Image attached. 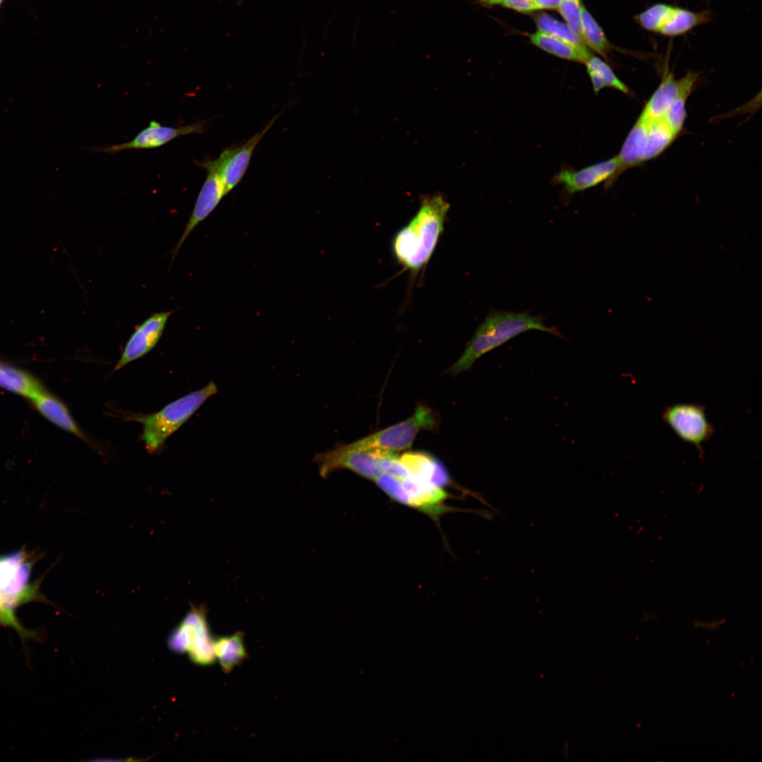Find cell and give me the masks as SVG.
Here are the masks:
<instances>
[{
    "mask_svg": "<svg viewBox=\"0 0 762 762\" xmlns=\"http://www.w3.org/2000/svg\"><path fill=\"white\" fill-rule=\"evenodd\" d=\"M449 208L440 195L425 198L416 215L395 234L392 253L406 270L417 272L427 265L444 230Z\"/></svg>",
    "mask_w": 762,
    "mask_h": 762,
    "instance_id": "1",
    "label": "cell"
},
{
    "mask_svg": "<svg viewBox=\"0 0 762 762\" xmlns=\"http://www.w3.org/2000/svg\"><path fill=\"white\" fill-rule=\"evenodd\" d=\"M530 330L543 331L563 337L556 328L547 326L541 316L524 311L490 312L467 344L463 354L452 366L451 372L458 374L470 369L484 354Z\"/></svg>",
    "mask_w": 762,
    "mask_h": 762,
    "instance_id": "2",
    "label": "cell"
},
{
    "mask_svg": "<svg viewBox=\"0 0 762 762\" xmlns=\"http://www.w3.org/2000/svg\"><path fill=\"white\" fill-rule=\"evenodd\" d=\"M33 560L24 550L0 555V626L15 629L23 638L33 636L16 616L23 604L40 600L38 581L31 579Z\"/></svg>",
    "mask_w": 762,
    "mask_h": 762,
    "instance_id": "3",
    "label": "cell"
},
{
    "mask_svg": "<svg viewBox=\"0 0 762 762\" xmlns=\"http://www.w3.org/2000/svg\"><path fill=\"white\" fill-rule=\"evenodd\" d=\"M217 392V385L210 381L201 389L169 403L157 412L148 415L128 414L126 418L142 425L141 440L147 452L157 453L162 449L167 440Z\"/></svg>",
    "mask_w": 762,
    "mask_h": 762,
    "instance_id": "4",
    "label": "cell"
},
{
    "mask_svg": "<svg viewBox=\"0 0 762 762\" xmlns=\"http://www.w3.org/2000/svg\"><path fill=\"white\" fill-rule=\"evenodd\" d=\"M375 481L393 500L417 509L435 520L451 510L445 504L449 495L444 488L413 476L397 478L382 473Z\"/></svg>",
    "mask_w": 762,
    "mask_h": 762,
    "instance_id": "5",
    "label": "cell"
},
{
    "mask_svg": "<svg viewBox=\"0 0 762 762\" xmlns=\"http://www.w3.org/2000/svg\"><path fill=\"white\" fill-rule=\"evenodd\" d=\"M203 605H190L179 624L169 634L168 646L176 653H187L190 659L200 666H209L215 661L214 638Z\"/></svg>",
    "mask_w": 762,
    "mask_h": 762,
    "instance_id": "6",
    "label": "cell"
},
{
    "mask_svg": "<svg viewBox=\"0 0 762 762\" xmlns=\"http://www.w3.org/2000/svg\"><path fill=\"white\" fill-rule=\"evenodd\" d=\"M634 20L648 32L674 37L710 23L712 13L709 10L692 11L668 4L657 3L637 13Z\"/></svg>",
    "mask_w": 762,
    "mask_h": 762,
    "instance_id": "7",
    "label": "cell"
},
{
    "mask_svg": "<svg viewBox=\"0 0 762 762\" xmlns=\"http://www.w3.org/2000/svg\"><path fill=\"white\" fill-rule=\"evenodd\" d=\"M383 452L358 448L352 443L338 444L325 452L315 453L313 461L316 464L320 476L325 479L335 471L348 469L375 480L382 473L380 459Z\"/></svg>",
    "mask_w": 762,
    "mask_h": 762,
    "instance_id": "8",
    "label": "cell"
},
{
    "mask_svg": "<svg viewBox=\"0 0 762 762\" xmlns=\"http://www.w3.org/2000/svg\"><path fill=\"white\" fill-rule=\"evenodd\" d=\"M436 425L435 413L429 407L418 406L409 418L352 444L361 449L401 451L411 446L418 432L433 430Z\"/></svg>",
    "mask_w": 762,
    "mask_h": 762,
    "instance_id": "9",
    "label": "cell"
},
{
    "mask_svg": "<svg viewBox=\"0 0 762 762\" xmlns=\"http://www.w3.org/2000/svg\"><path fill=\"white\" fill-rule=\"evenodd\" d=\"M277 118L278 115L275 116L263 129L253 135L243 145L225 148L217 159L197 162V165L202 168L210 167L214 170L223 185L225 194L227 195L242 180L255 149Z\"/></svg>",
    "mask_w": 762,
    "mask_h": 762,
    "instance_id": "10",
    "label": "cell"
},
{
    "mask_svg": "<svg viewBox=\"0 0 762 762\" xmlns=\"http://www.w3.org/2000/svg\"><path fill=\"white\" fill-rule=\"evenodd\" d=\"M662 419L684 442L696 447L703 456L702 445L714 434L705 407L701 404L678 403L665 408Z\"/></svg>",
    "mask_w": 762,
    "mask_h": 762,
    "instance_id": "11",
    "label": "cell"
},
{
    "mask_svg": "<svg viewBox=\"0 0 762 762\" xmlns=\"http://www.w3.org/2000/svg\"><path fill=\"white\" fill-rule=\"evenodd\" d=\"M205 131L203 121L179 127L162 126L156 121H151L148 126L140 131L131 140L98 149L107 153H116L126 150H143L159 147L180 136L200 134Z\"/></svg>",
    "mask_w": 762,
    "mask_h": 762,
    "instance_id": "12",
    "label": "cell"
},
{
    "mask_svg": "<svg viewBox=\"0 0 762 762\" xmlns=\"http://www.w3.org/2000/svg\"><path fill=\"white\" fill-rule=\"evenodd\" d=\"M174 312V310L153 313L136 326L126 343L114 371L121 369L152 350L162 337L168 320Z\"/></svg>",
    "mask_w": 762,
    "mask_h": 762,
    "instance_id": "13",
    "label": "cell"
},
{
    "mask_svg": "<svg viewBox=\"0 0 762 762\" xmlns=\"http://www.w3.org/2000/svg\"><path fill=\"white\" fill-rule=\"evenodd\" d=\"M619 165L617 156L579 170L564 169L556 174L552 181L563 186L568 194L583 191L606 182L610 186L619 175Z\"/></svg>",
    "mask_w": 762,
    "mask_h": 762,
    "instance_id": "14",
    "label": "cell"
},
{
    "mask_svg": "<svg viewBox=\"0 0 762 762\" xmlns=\"http://www.w3.org/2000/svg\"><path fill=\"white\" fill-rule=\"evenodd\" d=\"M204 169L207 170L206 179L198 195L183 233L171 251V263L190 233L213 212L226 195L223 185L216 171L210 167Z\"/></svg>",
    "mask_w": 762,
    "mask_h": 762,
    "instance_id": "15",
    "label": "cell"
},
{
    "mask_svg": "<svg viewBox=\"0 0 762 762\" xmlns=\"http://www.w3.org/2000/svg\"><path fill=\"white\" fill-rule=\"evenodd\" d=\"M399 459L409 476L442 488L452 483L443 464L430 454L423 452H407L402 454Z\"/></svg>",
    "mask_w": 762,
    "mask_h": 762,
    "instance_id": "16",
    "label": "cell"
},
{
    "mask_svg": "<svg viewBox=\"0 0 762 762\" xmlns=\"http://www.w3.org/2000/svg\"><path fill=\"white\" fill-rule=\"evenodd\" d=\"M685 81L686 75L676 79L672 73L665 71L639 118L646 121L662 120L681 92Z\"/></svg>",
    "mask_w": 762,
    "mask_h": 762,
    "instance_id": "17",
    "label": "cell"
},
{
    "mask_svg": "<svg viewBox=\"0 0 762 762\" xmlns=\"http://www.w3.org/2000/svg\"><path fill=\"white\" fill-rule=\"evenodd\" d=\"M30 400L35 407L52 423L94 447L92 441L75 421L66 406L57 397L43 390Z\"/></svg>",
    "mask_w": 762,
    "mask_h": 762,
    "instance_id": "18",
    "label": "cell"
},
{
    "mask_svg": "<svg viewBox=\"0 0 762 762\" xmlns=\"http://www.w3.org/2000/svg\"><path fill=\"white\" fill-rule=\"evenodd\" d=\"M531 42L540 49L559 58L585 64L592 55L586 46H579L538 30L530 35Z\"/></svg>",
    "mask_w": 762,
    "mask_h": 762,
    "instance_id": "19",
    "label": "cell"
},
{
    "mask_svg": "<svg viewBox=\"0 0 762 762\" xmlns=\"http://www.w3.org/2000/svg\"><path fill=\"white\" fill-rule=\"evenodd\" d=\"M646 121L639 118L628 133L619 155V174L624 170L646 162Z\"/></svg>",
    "mask_w": 762,
    "mask_h": 762,
    "instance_id": "20",
    "label": "cell"
},
{
    "mask_svg": "<svg viewBox=\"0 0 762 762\" xmlns=\"http://www.w3.org/2000/svg\"><path fill=\"white\" fill-rule=\"evenodd\" d=\"M214 651L216 660L219 662L223 672H231L248 658L243 633L238 631L231 635L214 638Z\"/></svg>",
    "mask_w": 762,
    "mask_h": 762,
    "instance_id": "21",
    "label": "cell"
},
{
    "mask_svg": "<svg viewBox=\"0 0 762 762\" xmlns=\"http://www.w3.org/2000/svg\"><path fill=\"white\" fill-rule=\"evenodd\" d=\"M0 387L29 399L44 390L40 382L29 373L0 363Z\"/></svg>",
    "mask_w": 762,
    "mask_h": 762,
    "instance_id": "22",
    "label": "cell"
},
{
    "mask_svg": "<svg viewBox=\"0 0 762 762\" xmlns=\"http://www.w3.org/2000/svg\"><path fill=\"white\" fill-rule=\"evenodd\" d=\"M593 92L598 94L605 87H610L629 95L631 90L601 58L591 55L585 63Z\"/></svg>",
    "mask_w": 762,
    "mask_h": 762,
    "instance_id": "23",
    "label": "cell"
},
{
    "mask_svg": "<svg viewBox=\"0 0 762 762\" xmlns=\"http://www.w3.org/2000/svg\"><path fill=\"white\" fill-rule=\"evenodd\" d=\"M685 84L672 106L662 119L677 136L682 130L686 119V102L698 80V74L689 71L686 75Z\"/></svg>",
    "mask_w": 762,
    "mask_h": 762,
    "instance_id": "24",
    "label": "cell"
},
{
    "mask_svg": "<svg viewBox=\"0 0 762 762\" xmlns=\"http://www.w3.org/2000/svg\"><path fill=\"white\" fill-rule=\"evenodd\" d=\"M582 38L586 46L607 59L612 46L603 28L581 4Z\"/></svg>",
    "mask_w": 762,
    "mask_h": 762,
    "instance_id": "25",
    "label": "cell"
},
{
    "mask_svg": "<svg viewBox=\"0 0 762 762\" xmlns=\"http://www.w3.org/2000/svg\"><path fill=\"white\" fill-rule=\"evenodd\" d=\"M646 161L665 151L677 137L663 120L646 121Z\"/></svg>",
    "mask_w": 762,
    "mask_h": 762,
    "instance_id": "26",
    "label": "cell"
},
{
    "mask_svg": "<svg viewBox=\"0 0 762 762\" xmlns=\"http://www.w3.org/2000/svg\"><path fill=\"white\" fill-rule=\"evenodd\" d=\"M535 22L539 31L555 36L579 46H586L583 41L568 27L545 13L536 16Z\"/></svg>",
    "mask_w": 762,
    "mask_h": 762,
    "instance_id": "27",
    "label": "cell"
},
{
    "mask_svg": "<svg viewBox=\"0 0 762 762\" xmlns=\"http://www.w3.org/2000/svg\"><path fill=\"white\" fill-rule=\"evenodd\" d=\"M581 4L580 0H563L557 9L568 27L583 40Z\"/></svg>",
    "mask_w": 762,
    "mask_h": 762,
    "instance_id": "28",
    "label": "cell"
},
{
    "mask_svg": "<svg viewBox=\"0 0 762 762\" xmlns=\"http://www.w3.org/2000/svg\"><path fill=\"white\" fill-rule=\"evenodd\" d=\"M478 1L484 7L500 6L524 13L536 10L532 0H478Z\"/></svg>",
    "mask_w": 762,
    "mask_h": 762,
    "instance_id": "29",
    "label": "cell"
},
{
    "mask_svg": "<svg viewBox=\"0 0 762 762\" xmlns=\"http://www.w3.org/2000/svg\"><path fill=\"white\" fill-rule=\"evenodd\" d=\"M536 10L557 9L563 0H532Z\"/></svg>",
    "mask_w": 762,
    "mask_h": 762,
    "instance_id": "30",
    "label": "cell"
},
{
    "mask_svg": "<svg viewBox=\"0 0 762 762\" xmlns=\"http://www.w3.org/2000/svg\"><path fill=\"white\" fill-rule=\"evenodd\" d=\"M4 0H0V7H1V6L2 3L4 2Z\"/></svg>",
    "mask_w": 762,
    "mask_h": 762,
    "instance_id": "31",
    "label": "cell"
}]
</instances>
